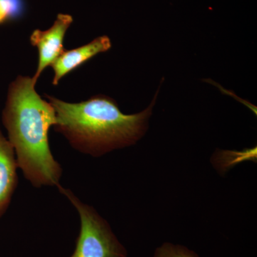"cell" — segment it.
Wrapping results in <instances>:
<instances>
[{
  "label": "cell",
  "instance_id": "obj_1",
  "mask_svg": "<svg viewBox=\"0 0 257 257\" xmlns=\"http://www.w3.org/2000/svg\"><path fill=\"white\" fill-rule=\"evenodd\" d=\"M32 77L18 76L10 84L3 123L14 148L19 168L35 187L60 185L62 167L49 144V130L57 124L55 109L35 89Z\"/></svg>",
  "mask_w": 257,
  "mask_h": 257
},
{
  "label": "cell",
  "instance_id": "obj_2",
  "mask_svg": "<svg viewBox=\"0 0 257 257\" xmlns=\"http://www.w3.org/2000/svg\"><path fill=\"white\" fill-rule=\"evenodd\" d=\"M145 110L135 114L120 111L109 96L97 95L87 101L69 103L47 96L57 116L54 126L71 146L85 155L99 157L132 146L143 138L149 127L157 96Z\"/></svg>",
  "mask_w": 257,
  "mask_h": 257
},
{
  "label": "cell",
  "instance_id": "obj_3",
  "mask_svg": "<svg viewBox=\"0 0 257 257\" xmlns=\"http://www.w3.org/2000/svg\"><path fill=\"white\" fill-rule=\"evenodd\" d=\"M59 192L78 211L80 230L73 253L69 257H127L126 248L113 232L109 223L94 208L84 204L70 189L62 185Z\"/></svg>",
  "mask_w": 257,
  "mask_h": 257
},
{
  "label": "cell",
  "instance_id": "obj_4",
  "mask_svg": "<svg viewBox=\"0 0 257 257\" xmlns=\"http://www.w3.org/2000/svg\"><path fill=\"white\" fill-rule=\"evenodd\" d=\"M72 23L73 18L70 15L60 13L48 30H35L32 32L30 42L39 52L38 66L32 77L34 82L37 83L45 68L52 65L64 50V37Z\"/></svg>",
  "mask_w": 257,
  "mask_h": 257
},
{
  "label": "cell",
  "instance_id": "obj_5",
  "mask_svg": "<svg viewBox=\"0 0 257 257\" xmlns=\"http://www.w3.org/2000/svg\"><path fill=\"white\" fill-rule=\"evenodd\" d=\"M111 47L110 39L104 35L78 48L64 50L51 65L55 74L52 84L57 85L64 76L78 68L98 54L107 52Z\"/></svg>",
  "mask_w": 257,
  "mask_h": 257
},
{
  "label": "cell",
  "instance_id": "obj_6",
  "mask_svg": "<svg viewBox=\"0 0 257 257\" xmlns=\"http://www.w3.org/2000/svg\"><path fill=\"white\" fill-rule=\"evenodd\" d=\"M18 168L14 148L0 128V217L9 207L18 185Z\"/></svg>",
  "mask_w": 257,
  "mask_h": 257
},
{
  "label": "cell",
  "instance_id": "obj_7",
  "mask_svg": "<svg viewBox=\"0 0 257 257\" xmlns=\"http://www.w3.org/2000/svg\"><path fill=\"white\" fill-rule=\"evenodd\" d=\"M24 11L23 0H0V25L20 18Z\"/></svg>",
  "mask_w": 257,
  "mask_h": 257
},
{
  "label": "cell",
  "instance_id": "obj_8",
  "mask_svg": "<svg viewBox=\"0 0 257 257\" xmlns=\"http://www.w3.org/2000/svg\"><path fill=\"white\" fill-rule=\"evenodd\" d=\"M154 257H199L192 250L182 246L170 242L162 243L156 248Z\"/></svg>",
  "mask_w": 257,
  "mask_h": 257
}]
</instances>
